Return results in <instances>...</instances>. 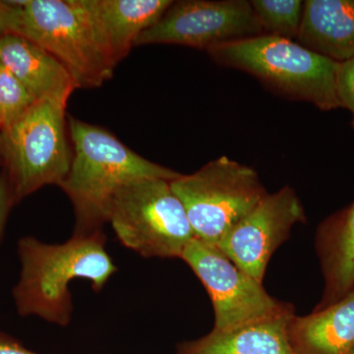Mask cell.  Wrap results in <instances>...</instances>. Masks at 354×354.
<instances>
[{
	"instance_id": "1",
	"label": "cell",
	"mask_w": 354,
	"mask_h": 354,
	"mask_svg": "<svg viewBox=\"0 0 354 354\" xmlns=\"http://www.w3.org/2000/svg\"><path fill=\"white\" fill-rule=\"evenodd\" d=\"M17 249L21 271L12 295L18 313L37 316L58 326H67L71 321L72 281L87 279L93 290L101 291L118 272L106 252L102 230L74 234L62 244L23 237Z\"/></svg>"
},
{
	"instance_id": "2",
	"label": "cell",
	"mask_w": 354,
	"mask_h": 354,
	"mask_svg": "<svg viewBox=\"0 0 354 354\" xmlns=\"http://www.w3.org/2000/svg\"><path fill=\"white\" fill-rule=\"evenodd\" d=\"M73 158L59 187L73 204L74 234L102 230L116 191L132 179L151 177L172 181L179 172L155 164L133 152L111 133L69 118Z\"/></svg>"
},
{
	"instance_id": "3",
	"label": "cell",
	"mask_w": 354,
	"mask_h": 354,
	"mask_svg": "<svg viewBox=\"0 0 354 354\" xmlns=\"http://www.w3.org/2000/svg\"><path fill=\"white\" fill-rule=\"evenodd\" d=\"M208 53L218 64L245 71L290 99L322 111L341 108L337 94L341 64L297 41L261 35L221 44Z\"/></svg>"
},
{
	"instance_id": "4",
	"label": "cell",
	"mask_w": 354,
	"mask_h": 354,
	"mask_svg": "<svg viewBox=\"0 0 354 354\" xmlns=\"http://www.w3.org/2000/svg\"><path fill=\"white\" fill-rule=\"evenodd\" d=\"M10 6L9 34L29 39L57 58L78 88H97L115 66L104 53L83 0H21Z\"/></svg>"
},
{
	"instance_id": "5",
	"label": "cell",
	"mask_w": 354,
	"mask_h": 354,
	"mask_svg": "<svg viewBox=\"0 0 354 354\" xmlns=\"http://www.w3.org/2000/svg\"><path fill=\"white\" fill-rule=\"evenodd\" d=\"M67 101L38 100L0 132V165L17 203L44 186H60L68 174L73 152L66 136Z\"/></svg>"
},
{
	"instance_id": "6",
	"label": "cell",
	"mask_w": 354,
	"mask_h": 354,
	"mask_svg": "<svg viewBox=\"0 0 354 354\" xmlns=\"http://www.w3.org/2000/svg\"><path fill=\"white\" fill-rule=\"evenodd\" d=\"M108 221L121 244L144 258L180 259L195 239L183 202L171 181L162 178L123 184L111 200Z\"/></svg>"
},
{
	"instance_id": "7",
	"label": "cell",
	"mask_w": 354,
	"mask_h": 354,
	"mask_svg": "<svg viewBox=\"0 0 354 354\" xmlns=\"http://www.w3.org/2000/svg\"><path fill=\"white\" fill-rule=\"evenodd\" d=\"M171 186L195 239L215 247L268 194L255 169L225 156L194 174H181Z\"/></svg>"
},
{
	"instance_id": "8",
	"label": "cell",
	"mask_w": 354,
	"mask_h": 354,
	"mask_svg": "<svg viewBox=\"0 0 354 354\" xmlns=\"http://www.w3.org/2000/svg\"><path fill=\"white\" fill-rule=\"evenodd\" d=\"M206 288L214 312V330H230L265 320L293 309L279 301L228 259L215 246L194 239L180 257Z\"/></svg>"
},
{
	"instance_id": "9",
	"label": "cell",
	"mask_w": 354,
	"mask_h": 354,
	"mask_svg": "<svg viewBox=\"0 0 354 354\" xmlns=\"http://www.w3.org/2000/svg\"><path fill=\"white\" fill-rule=\"evenodd\" d=\"M264 35L250 1L184 0L174 2L135 46L171 44L208 51L221 44Z\"/></svg>"
},
{
	"instance_id": "10",
	"label": "cell",
	"mask_w": 354,
	"mask_h": 354,
	"mask_svg": "<svg viewBox=\"0 0 354 354\" xmlns=\"http://www.w3.org/2000/svg\"><path fill=\"white\" fill-rule=\"evenodd\" d=\"M304 205L295 189L285 186L268 193L218 242L216 248L242 271L263 283L266 270L276 252L298 223H305Z\"/></svg>"
},
{
	"instance_id": "11",
	"label": "cell",
	"mask_w": 354,
	"mask_h": 354,
	"mask_svg": "<svg viewBox=\"0 0 354 354\" xmlns=\"http://www.w3.org/2000/svg\"><path fill=\"white\" fill-rule=\"evenodd\" d=\"M100 46L116 66L142 32L171 6V0H83Z\"/></svg>"
},
{
	"instance_id": "12",
	"label": "cell",
	"mask_w": 354,
	"mask_h": 354,
	"mask_svg": "<svg viewBox=\"0 0 354 354\" xmlns=\"http://www.w3.org/2000/svg\"><path fill=\"white\" fill-rule=\"evenodd\" d=\"M0 64L23 84L36 101L51 97L68 100L78 88L57 58L19 35L7 34L0 39Z\"/></svg>"
},
{
	"instance_id": "13",
	"label": "cell",
	"mask_w": 354,
	"mask_h": 354,
	"mask_svg": "<svg viewBox=\"0 0 354 354\" xmlns=\"http://www.w3.org/2000/svg\"><path fill=\"white\" fill-rule=\"evenodd\" d=\"M315 246L325 281L320 310L354 288V202L321 223Z\"/></svg>"
},
{
	"instance_id": "14",
	"label": "cell",
	"mask_w": 354,
	"mask_h": 354,
	"mask_svg": "<svg viewBox=\"0 0 354 354\" xmlns=\"http://www.w3.org/2000/svg\"><path fill=\"white\" fill-rule=\"evenodd\" d=\"M295 309L230 330L183 342L176 354H297L290 344L288 327Z\"/></svg>"
},
{
	"instance_id": "15",
	"label": "cell",
	"mask_w": 354,
	"mask_h": 354,
	"mask_svg": "<svg viewBox=\"0 0 354 354\" xmlns=\"http://www.w3.org/2000/svg\"><path fill=\"white\" fill-rule=\"evenodd\" d=\"M288 334L297 354H349L354 348V288L339 301L291 318Z\"/></svg>"
},
{
	"instance_id": "16",
	"label": "cell",
	"mask_w": 354,
	"mask_h": 354,
	"mask_svg": "<svg viewBox=\"0 0 354 354\" xmlns=\"http://www.w3.org/2000/svg\"><path fill=\"white\" fill-rule=\"evenodd\" d=\"M297 43L339 64L354 57V0L304 1Z\"/></svg>"
},
{
	"instance_id": "17",
	"label": "cell",
	"mask_w": 354,
	"mask_h": 354,
	"mask_svg": "<svg viewBox=\"0 0 354 354\" xmlns=\"http://www.w3.org/2000/svg\"><path fill=\"white\" fill-rule=\"evenodd\" d=\"M264 35L297 39L301 28L304 1L300 0H252L250 1Z\"/></svg>"
},
{
	"instance_id": "18",
	"label": "cell",
	"mask_w": 354,
	"mask_h": 354,
	"mask_svg": "<svg viewBox=\"0 0 354 354\" xmlns=\"http://www.w3.org/2000/svg\"><path fill=\"white\" fill-rule=\"evenodd\" d=\"M35 102L23 84L0 64V132L19 120Z\"/></svg>"
},
{
	"instance_id": "19",
	"label": "cell",
	"mask_w": 354,
	"mask_h": 354,
	"mask_svg": "<svg viewBox=\"0 0 354 354\" xmlns=\"http://www.w3.org/2000/svg\"><path fill=\"white\" fill-rule=\"evenodd\" d=\"M337 94L341 106L348 109L353 113L354 127V57L339 64Z\"/></svg>"
},
{
	"instance_id": "20",
	"label": "cell",
	"mask_w": 354,
	"mask_h": 354,
	"mask_svg": "<svg viewBox=\"0 0 354 354\" xmlns=\"http://www.w3.org/2000/svg\"><path fill=\"white\" fill-rule=\"evenodd\" d=\"M15 196L6 172L0 174V239L3 234L10 209L16 204Z\"/></svg>"
},
{
	"instance_id": "21",
	"label": "cell",
	"mask_w": 354,
	"mask_h": 354,
	"mask_svg": "<svg viewBox=\"0 0 354 354\" xmlns=\"http://www.w3.org/2000/svg\"><path fill=\"white\" fill-rule=\"evenodd\" d=\"M0 354H39L30 351L17 341L0 333Z\"/></svg>"
},
{
	"instance_id": "22",
	"label": "cell",
	"mask_w": 354,
	"mask_h": 354,
	"mask_svg": "<svg viewBox=\"0 0 354 354\" xmlns=\"http://www.w3.org/2000/svg\"><path fill=\"white\" fill-rule=\"evenodd\" d=\"M10 6L7 1H0V39L9 34Z\"/></svg>"
},
{
	"instance_id": "23",
	"label": "cell",
	"mask_w": 354,
	"mask_h": 354,
	"mask_svg": "<svg viewBox=\"0 0 354 354\" xmlns=\"http://www.w3.org/2000/svg\"><path fill=\"white\" fill-rule=\"evenodd\" d=\"M349 354H354V348H353V351H351V353Z\"/></svg>"
}]
</instances>
